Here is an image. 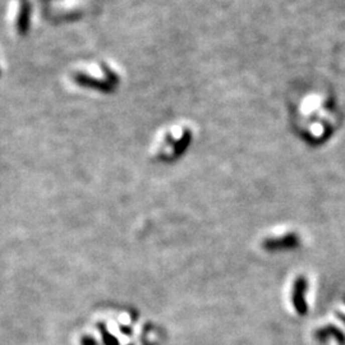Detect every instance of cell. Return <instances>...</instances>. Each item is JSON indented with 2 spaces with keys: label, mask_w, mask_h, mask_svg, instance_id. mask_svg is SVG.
I'll return each instance as SVG.
<instances>
[{
  "label": "cell",
  "mask_w": 345,
  "mask_h": 345,
  "mask_svg": "<svg viewBox=\"0 0 345 345\" xmlns=\"http://www.w3.org/2000/svg\"><path fill=\"white\" fill-rule=\"evenodd\" d=\"M337 123V106L327 93H306L295 105V128L300 137L308 142H323L336 131Z\"/></svg>",
  "instance_id": "1"
},
{
  "label": "cell",
  "mask_w": 345,
  "mask_h": 345,
  "mask_svg": "<svg viewBox=\"0 0 345 345\" xmlns=\"http://www.w3.org/2000/svg\"><path fill=\"white\" fill-rule=\"evenodd\" d=\"M194 136L196 126L192 122L180 119L166 124L155 135L151 145L152 155L157 160H175L189 149Z\"/></svg>",
  "instance_id": "2"
},
{
  "label": "cell",
  "mask_w": 345,
  "mask_h": 345,
  "mask_svg": "<svg viewBox=\"0 0 345 345\" xmlns=\"http://www.w3.org/2000/svg\"><path fill=\"white\" fill-rule=\"evenodd\" d=\"M70 78L81 87L100 92H112L122 82V74L112 63L92 60L81 63L72 69Z\"/></svg>",
  "instance_id": "3"
},
{
  "label": "cell",
  "mask_w": 345,
  "mask_h": 345,
  "mask_svg": "<svg viewBox=\"0 0 345 345\" xmlns=\"http://www.w3.org/2000/svg\"><path fill=\"white\" fill-rule=\"evenodd\" d=\"M32 16V7L27 0H18L9 11V22L18 35H25L30 28Z\"/></svg>",
  "instance_id": "4"
},
{
  "label": "cell",
  "mask_w": 345,
  "mask_h": 345,
  "mask_svg": "<svg viewBox=\"0 0 345 345\" xmlns=\"http://www.w3.org/2000/svg\"><path fill=\"white\" fill-rule=\"evenodd\" d=\"M306 289V283H304L303 278H300L299 280L295 281L294 285V306L298 309L299 313H306V303H304L302 293Z\"/></svg>",
  "instance_id": "5"
},
{
  "label": "cell",
  "mask_w": 345,
  "mask_h": 345,
  "mask_svg": "<svg viewBox=\"0 0 345 345\" xmlns=\"http://www.w3.org/2000/svg\"><path fill=\"white\" fill-rule=\"evenodd\" d=\"M0 73H2V68H0Z\"/></svg>",
  "instance_id": "6"
}]
</instances>
